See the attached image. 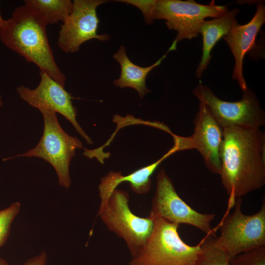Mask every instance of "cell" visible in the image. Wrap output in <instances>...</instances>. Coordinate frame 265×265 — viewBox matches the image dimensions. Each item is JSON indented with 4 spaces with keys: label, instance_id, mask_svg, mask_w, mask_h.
<instances>
[{
    "label": "cell",
    "instance_id": "obj_17",
    "mask_svg": "<svg viewBox=\"0 0 265 265\" xmlns=\"http://www.w3.org/2000/svg\"><path fill=\"white\" fill-rule=\"evenodd\" d=\"M24 4L30 8L47 26L64 22L73 7L71 0H26Z\"/></svg>",
    "mask_w": 265,
    "mask_h": 265
},
{
    "label": "cell",
    "instance_id": "obj_12",
    "mask_svg": "<svg viewBox=\"0 0 265 265\" xmlns=\"http://www.w3.org/2000/svg\"><path fill=\"white\" fill-rule=\"evenodd\" d=\"M39 75L40 82L36 88L31 89L24 85L16 88L20 97L39 111L49 109L61 114L88 144H93L92 139L77 120V109L73 106L71 94L46 73L40 71Z\"/></svg>",
    "mask_w": 265,
    "mask_h": 265
},
{
    "label": "cell",
    "instance_id": "obj_1",
    "mask_svg": "<svg viewBox=\"0 0 265 265\" xmlns=\"http://www.w3.org/2000/svg\"><path fill=\"white\" fill-rule=\"evenodd\" d=\"M219 174L228 195L225 213L236 199L265 185V134L260 128L223 129Z\"/></svg>",
    "mask_w": 265,
    "mask_h": 265
},
{
    "label": "cell",
    "instance_id": "obj_15",
    "mask_svg": "<svg viewBox=\"0 0 265 265\" xmlns=\"http://www.w3.org/2000/svg\"><path fill=\"white\" fill-rule=\"evenodd\" d=\"M239 12L238 8L229 10L223 15L209 21H204L199 30L203 39L202 56L196 71V76L201 79L204 71L209 64L211 52L216 43L226 35L234 24L236 17Z\"/></svg>",
    "mask_w": 265,
    "mask_h": 265
},
{
    "label": "cell",
    "instance_id": "obj_22",
    "mask_svg": "<svg viewBox=\"0 0 265 265\" xmlns=\"http://www.w3.org/2000/svg\"><path fill=\"white\" fill-rule=\"evenodd\" d=\"M47 254L45 251H42L40 254L27 259L23 265H46ZM0 265H9L7 261L0 257Z\"/></svg>",
    "mask_w": 265,
    "mask_h": 265
},
{
    "label": "cell",
    "instance_id": "obj_10",
    "mask_svg": "<svg viewBox=\"0 0 265 265\" xmlns=\"http://www.w3.org/2000/svg\"><path fill=\"white\" fill-rule=\"evenodd\" d=\"M199 102V109L193 121V133L188 137L172 134L174 144L179 151L197 150L202 156L207 168L212 173L219 174L223 129L206 105L202 101Z\"/></svg>",
    "mask_w": 265,
    "mask_h": 265
},
{
    "label": "cell",
    "instance_id": "obj_14",
    "mask_svg": "<svg viewBox=\"0 0 265 265\" xmlns=\"http://www.w3.org/2000/svg\"><path fill=\"white\" fill-rule=\"evenodd\" d=\"M178 150L173 145L161 158L152 164L139 168L127 175H122L121 172L110 171L100 180L99 185L100 206L104 205L110 195L122 183H129L130 188L135 193L143 195L148 193L151 186V177L159 165L167 158Z\"/></svg>",
    "mask_w": 265,
    "mask_h": 265
},
{
    "label": "cell",
    "instance_id": "obj_7",
    "mask_svg": "<svg viewBox=\"0 0 265 265\" xmlns=\"http://www.w3.org/2000/svg\"><path fill=\"white\" fill-rule=\"evenodd\" d=\"M228 11L226 6L216 5L214 0L205 5L193 0H156L152 17L153 20H165L167 28L177 32L168 49L170 52L176 50L178 43L183 39L197 37L205 18H217Z\"/></svg>",
    "mask_w": 265,
    "mask_h": 265
},
{
    "label": "cell",
    "instance_id": "obj_23",
    "mask_svg": "<svg viewBox=\"0 0 265 265\" xmlns=\"http://www.w3.org/2000/svg\"><path fill=\"white\" fill-rule=\"evenodd\" d=\"M2 105H3V101L2 100V97L0 94V109L2 107Z\"/></svg>",
    "mask_w": 265,
    "mask_h": 265
},
{
    "label": "cell",
    "instance_id": "obj_3",
    "mask_svg": "<svg viewBox=\"0 0 265 265\" xmlns=\"http://www.w3.org/2000/svg\"><path fill=\"white\" fill-rule=\"evenodd\" d=\"M153 230L145 243L129 265H195L199 243H186L178 232L179 225L160 218L153 219Z\"/></svg>",
    "mask_w": 265,
    "mask_h": 265
},
{
    "label": "cell",
    "instance_id": "obj_18",
    "mask_svg": "<svg viewBox=\"0 0 265 265\" xmlns=\"http://www.w3.org/2000/svg\"><path fill=\"white\" fill-rule=\"evenodd\" d=\"M215 235H207L200 241L195 265H230L227 255L215 244Z\"/></svg>",
    "mask_w": 265,
    "mask_h": 265
},
{
    "label": "cell",
    "instance_id": "obj_4",
    "mask_svg": "<svg viewBox=\"0 0 265 265\" xmlns=\"http://www.w3.org/2000/svg\"><path fill=\"white\" fill-rule=\"evenodd\" d=\"M44 118L42 136L34 148L27 152L6 159L36 157L49 162L54 169L58 184L69 188L71 180L69 167L77 150L82 148V142L65 132L60 125L56 113L49 109L40 110Z\"/></svg>",
    "mask_w": 265,
    "mask_h": 265
},
{
    "label": "cell",
    "instance_id": "obj_5",
    "mask_svg": "<svg viewBox=\"0 0 265 265\" xmlns=\"http://www.w3.org/2000/svg\"><path fill=\"white\" fill-rule=\"evenodd\" d=\"M241 197L236 199L235 210L231 214L225 213L214 228L220 235L215 237V244L231 259L236 255L250 249L265 246V201L260 210L252 215L242 212Z\"/></svg>",
    "mask_w": 265,
    "mask_h": 265
},
{
    "label": "cell",
    "instance_id": "obj_6",
    "mask_svg": "<svg viewBox=\"0 0 265 265\" xmlns=\"http://www.w3.org/2000/svg\"><path fill=\"white\" fill-rule=\"evenodd\" d=\"M129 201L127 191L116 188L106 202L99 207L98 215L109 230L124 240L133 257L151 235L154 223L148 216L134 214L130 208Z\"/></svg>",
    "mask_w": 265,
    "mask_h": 265
},
{
    "label": "cell",
    "instance_id": "obj_20",
    "mask_svg": "<svg viewBox=\"0 0 265 265\" xmlns=\"http://www.w3.org/2000/svg\"><path fill=\"white\" fill-rule=\"evenodd\" d=\"M230 265H265V246L243 252L230 261Z\"/></svg>",
    "mask_w": 265,
    "mask_h": 265
},
{
    "label": "cell",
    "instance_id": "obj_19",
    "mask_svg": "<svg viewBox=\"0 0 265 265\" xmlns=\"http://www.w3.org/2000/svg\"><path fill=\"white\" fill-rule=\"evenodd\" d=\"M21 206L20 203L16 202L0 210V248L6 242L10 234L12 224L19 213Z\"/></svg>",
    "mask_w": 265,
    "mask_h": 265
},
{
    "label": "cell",
    "instance_id": "obj_13",
    "mask_svg": "<svg viewBox=\"0 0 265 265\" xmlns=\"http://www.w3.org/2000/svg\"><path fill=\"white\" fill-rule=\"evenodd\" d=\"M265 22V6L263 2H259L255 15L249 23L239 25L236 21L228 33L223 37L235 58L232 79L238 81L242 91L247 88L243 75V59L245 54L255 46L257 34Z\"/></svg>",
    "mask_w": 265,
    "mask_h": 265
},
{
    "label": "cell",
    "instance_id": "obj_2",
    "mask_svg": "<svg viewBox=\"0 0 265 265\" xmlns=\"http://www.w3.org/2000/svg\"><path fill=\"white\" fill-rule=\"evenodd\" d=\"M47 26L25 4L17 7L0 26V40L27 61L35 64L63 86L65 75L58 67L50 45Z\"/></svg>",
    "mask_w": 265,
    "mask_h": 265
},
{
    "label": "cell",
    "instance_id": "obj_21",
    "mask_svg": "<svg viewBox=\"0 0 265 265\" xmlns=\"http://www.w3.org/2000/svg\"><path fill=\"white\" fill-rule=\"evenodd\" d=\"M156 0H118L115 1L124 2L132 5L142 12L145 22L148 24H152L153 19L152 17L153 11Z\"/></svg>",
    "mask_w": 265,
    "mask_h": 265
},
{
    "label": "cell",
    "instance_id": "obj_9",
    "mask_svg": "<svg viewBox=\"0 0 265 265\" xmlns=\"http://www.w3.org/2000/svg\"><path fill=\"white\" fill-rule=\"evenodd\" d=\"M215 215L202 213L188 205L178 194L173 183L163 168L158 172L156 187L148 217L160 218L180 225L186 224L197 228L207 235H215L211 222Z\"/></svg>",
    "mask_w": 265,
    "mask_h": 265
},
{
    "label": "cell",
    "instance_id": "obj_8",
    "mask_svg": "<svg viewBox=\"0 0 265 265\" xmlns=\"http://www.w3.org/2000/svg\"><path fill=\"white\" fill-rule=\"evenodd\" d=\"M193 93L206 105L222 129L230 127L257 129L265 125V112L255 94L248 87L243 91L241 99L236 102L219 99L201 81Z\"/></svg>",
    "mask_w": 265,
    "mask_h": 265
},
{
    "label": "cell",
    "instance_id": "obj_16",
    "mask_svg": "<svg viewBox=\"0 0 265 265\" xmlns=\"http://www.w3.org/2000/svg\"><path fill=\"white\" fill-rule=\"evenodd\" d=\"M168 51L159 60L148 67H141L132 62L127 56L124 46L120 47L113 54V58L119 62L121 67L120 77L113 81V83L121 88L130 87L135 89L140 98H143L151 91L146 85V79L149 73L155 67L159 65Z\"/></svg>",
    "mask_w": 265,
    "mask_h": 265
},
{
    "label": "cell",
    "instance_id": "obj_11",
    "mask_svg": "<svg viewBox=\"0 0 265 265\" xmlns=\"http://www.w3.org/2000/svg\"><path fill=\"white\" fill-rule=\"evenodd\" d=\"M105 0H74L72 12L67 17L58 33L57 45L66 53H75L84 42L93 39L106 41L109 36L98 34L99 19L97 7Z\"/></svg>",
    "mask_w": 265,
    "mask_h": 265
}]
</instances>
